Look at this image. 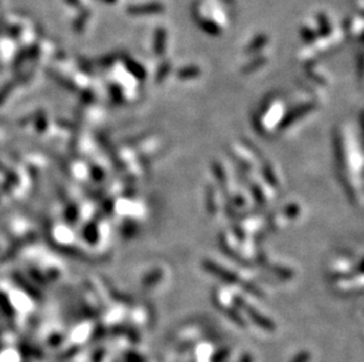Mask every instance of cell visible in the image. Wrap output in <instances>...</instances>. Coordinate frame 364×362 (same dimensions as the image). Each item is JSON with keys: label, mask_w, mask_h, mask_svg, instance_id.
<instances>
[{"label": "cell", "mask_w": 364, "mask_h": 362, "mask_svg": "<svg viewBox=\"0 0 364 362\" xmlns=\"http://www.w3.org/2000/svg\"><path fill=\"white\" fill-rule=\"evenodd\" d=\"M165 7L163 4L158 2L144 4V5H138L130 7V13L134 15H151V14H161L164 12Z\"/></svg>", "instance_id": "cell-1"}, {"label": "cell", "mask_w": 364, "mask_h": 362, "mask_svg": "<svg viewBox=\"0 0 364 362\" xmlns=\"http://www.w3.org/2000/svg\"><path fill=\"white\" fill-rule=\"evenodd\" d=\"M196 20L198 22V26L202 29L205 33L210 34V36H219L220 33H222V30H220V27L218 24H216L215 21L210 20V19L207 18H202L199 17L198 14L196 15Z\"/></svg>", "instance_id": "cell-2"}, {"label": "cell", "mask_w": 364, "mask_h": 362, "mask_svg": "<svg viewBox=\"0 0 364 362\" xmlns=\"http://www.w3.org/2000/svg\"><path fill=\"white\" fill-rule=\"evenodd\" d=\"M166 31L163 29V27H158L154 32V41H153V50L156 54L158 56H162L165 52V46H166Z\"/></svg>", "instance_id": "cell-3"}, {"label": "cell", "mask_w": 364, "mask_h": 362, "mask_svg": "<svg viewBox=\"0 0 364 362\" xmlns=\"http://www.w3.org/2000/svg\"><path fill=\"white\" fill-rule=\"evenodd\" d=\"M266 42H268V37H266L265 34H258V36L256 38H254V40L246 46L245 52L246 53L257 52V51L264 47V46L266 45Z\"/></svg>", "instance_id": "cell-4"}, {"label": "cell", "mask_w": 364, "mask_h": 362, "mask_svg": "<svg viewBox=\"0 0 364 362\" xmlns=\"http://www.w3.org/2000/svg\"><path fill=\"white\" fill-rule=\"evenodd\" d=\"M317 22H318V34L321 37H328L331 33V25L329 19L324 13L317 14Z\"/></svg>", "instance_id": "cell-5"}, {"label": "cell", "mask_w": 364, "mask_h": 362, "mask_svg": "<svg viewBox=\"0 0 364 362\" xmlns=\"http://www.w3.org/2000/svg\"><path fill=\"white\" fill-rule=\"evenodd\" d=\"M199 68L197 66H189V67H183L179 69L178 72V77L180 79H192V78H196L197 76H199Z\"/></svg>", "instance_id": "cell-6"}, {"label": "cell", "mask_w": 364, "mask_h": 362, "mask_svg": "<svg viewBox=\"0 0 364 362\" xmlns=\"http://www.w3.org/2000/svg\"><path fill=\"white\" fill-rule=\"evenodd\" d=\"M301 36H302V38H303L304 41L313 42L317 38V33L315 32V31H312L310 27L304 26V27H302V30H301Z\"/></svg>", "instance_id": "cell-7"}, {"label": "cell", "mask_w": 364, "mask_h": 362, "mask_svg": "<svg viewBox=\"0 0 364 362\" xmlns=\"http://www.w3.org/2000/svg\"><path fill=\"white\" fill-rule=\"evenodd\" d=\"M264 63H265V58L264 57H258L254 61H251V63H249L245 66V67H244V72H245V73L253 72L256 68H258L259 66H262Z\"/></svg>", "instance_id": "cell-8"}, {"label": "cell", "mask_w": 364, "mask_h": 362, "mask_svg": "<svg viewBox=\"0 0 364 362\" xmlns=\"http://www.w3.org/2000/svg\"><path fill=\"white\" fill-rule=\"evenodd\" d=\"M169 72H170V64L163 63L160 67V71H158V73L156 75V80L162 81L166 76H168Z\"/></svg>", "instance_id": "cell-9"}, {"label": "cell", "mask_w": 364, "mask_h": 362, "mask_svg": "<svg viewBox=\"0 0 364 362\" xmlns=\"http://www.w3.org/2000/svg\"><path fill=\"white\" fill-rule=\"evenodd\" d=\"M224 2H225V3H228V4H229V3L231 4L232 2H234V0H224Z\"/></svg>", "instance_id": "cell-10"}]
</instances>
